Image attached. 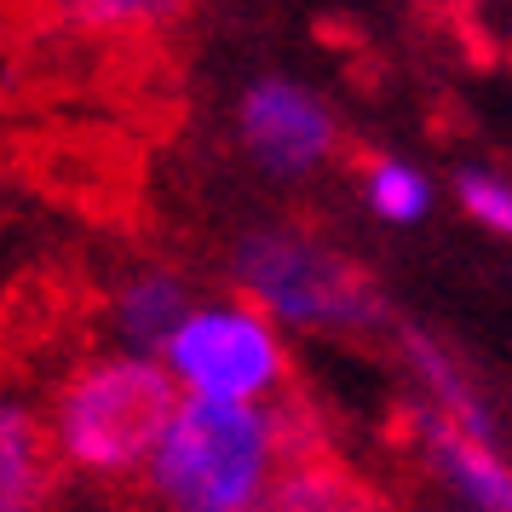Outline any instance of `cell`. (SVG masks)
Listing matches in <instances>:
<instances>
[{
  "label": "cell",
  "instance_id": "obj_1",
  "mask_svg": "<svg viewBox=\"0 0 512 512\" xmlns=\"http://www.w3.org/2000/svg\"><path fill=\"white\" fill-rule=\"evenodd\" d=\"M328 449V426L305 392L271 403L185 397L144 461V512H248L282 461Z\"/></svg>",
  "mask_w": 512,
  "mask_h": 512
},
{
  "label": "cell",
  "instance_id": "obj_2",
  "mask_svg": "<svg viewBox=\"0 0 512 512\" xmlns=\"http://www.w3.org/2000/svg\"><path fill=\"white\" fill-rule=\"evenodd\" d=\"M179 403H185L179 374L144 351H127V357L75 363L58 380L47 420L64 466L93 472V478H127V472H144V461L156 455Z\"/></svg>",
  "mask_w": 512,
  "mask_h": 512
},
{
  "label": "cell",
  "instance_id": "obj_3",
  "mask_svg": "<svg viewBox=\"0 0 512 512\" xmlns=\"http://www.w3.org/2000/svg\"><path fill=\"white\" fill-rule=\"evenodd\" d=\"M236 282L271 317H288L317 334H380L392 311L380 300V282L340 254L334 242L300 225H259L236 242Z\"/></svg>",
  "mask_w": 512,
  "mask_h": 512
},
{
  "label": "cell",
  "instance_id": "obj_4",
  "mask_svg": "<svg viewBox=\"0 0 512 512\" xmlns=\"http://www.w3.org/2000/svg\"><path fill=\"white\" fill-rule=\"evenodd\" d=\"M162 357L190 397L271 403L294 392V363L259 305H196Z\"/></svg>",
  "mask_w": 512,
  "mask_h": 512
},
{
  "label": "cell",
  "instance_id": "obj_5",
  "mask_svg": "<svg viewBox=\"0 0 512 512\" xmlns=\"http://www.w3.org/2000/svg\"><path fill=\"white\" fill-rule=\"evenodd\" d=\"M236 127L265 173H311L340 150V127L323 110V98H311L294 81H254L242 93Z\"/></svg>",
  "mask_w": 512,
  "mask_h": 512
},
{
  "label": "cell",
  "instance_id": "obj_6",
  "mask_svg": "<svg viewBox=\"0 0 512 512\" xmlns=\"http://www.w3.org/2000/svg\"><path fill=\"white\" fill-rule=\"evenodd\" d=\"M403 449L426 455L432 472H438L461 501H472L478 512H512V466L495 455L489 438L466 432V426H455L449 415H438V409L420 403V409L403 415Z\"/></svg>",
  "mask_w": 512,
  "mask_h": 512
},
{
  "label": "cell",
  "instance_id": "obj_7",
  "mask_svg": "<svg viewBox=\"0 0 512 512\" xmlns=\"http://www.w3.org/2000/svg\"><path fill=\"white\" fill-rule=\"evenodd\" d=\"M248 512H392V501L369 472H357L328 443V449L282 461L277 478L259 489V501Z\"/></svg>",
  "mask_w": 512,
  "mask_h": 512
},
{
  "label": "cell",
  "instance_id": "obj_8",
  "mask_svg": "<svg viewBox=\"0 0 512 512\" xmlns=\"http://www.w3.org/2000/svg\"><path fill=\"white\" fill-rule=\"evenodd\" d=\"M58 466L64 455L52 420H41L18 397H0V512H47Z\"/></svg>",
  "mask_w": 512,
  "mask_h": 512
},
{
  "label": "cell",
  "instance_id": "obj_9",
  "mask_svg": "<svg viewBox=\"0 0 512 512\" xmlns=\"http://www.w3.org/2000/svg\"><path fill=\"white\" fill-rule=\"evenodd\" d=\"M190 311V288L179 271H167V265H144V271H133V277L121 282L116 294H110V323H116V334L127 340L133 351H167V340L179 334V323H185Z\"/></svg>",
  "mask_w": 512,
  "mask_h": 512
},
{
  "label": "cell",
  "instance_id": "obj_10",
  "mask_svg": "<svg viewBox=\"0 0 512 512\" xmlns=\"http://www.w3.org/2000/svg\"><path fill=\"white\" fill-rule=\"evenodd\" d=\"M392 340H397V357L415 369L420 392L432 397V409L438 415H449L455 426H466V432H478V438L495 443V420H489V403L478 397V386L466 380V369L449 357V351L426 334V328L415 323H392Z\"/></svg>",
  "mask_w": 512,
  "mask_h": 512
},
{
  "label": "cell",
  "instance_id": "obj_11",
  "mask_svg": "<svg viewBox=\"0 0 512 512\" xmlns=\"http://www.w3.org/2000/svg\"><path fill=\"white\" fill-rule=\"evenodd\" d=\"M190 12V0H52V18L81 35H156Z\"/></svg>",
  "mask_w": 512,
  "mask_h": 512
},
{
  "label": "cell",
  "instance_id": "obj_12",
  "mask_svg": "<svg viewBox=\"0 0 512 512\" xmlns=\"http://www.w3.org/2000/svg\"><path fill=\"white\" fill-rule=\"evenodd\" d=\"M357 179H363V196L380 219L392 225H415L420 213L432 208V185L420 179L415 167L392 162V156H357Z\"/></svg>",
  "mask_w": 512,
  "mask_h": 512
},
{
  "label": "cell",
  "instance_id": "obj_13",
  "mask_svg": "<svg viewBox=\"0 0 512 512\" xmlns=\"http://www.w3.org/2000/svg\"><path fill=\"white\" fill-rule=\"evenodd\" d=\"M455 196H461V208L495 236H512V185L507 179H495V173H461L455 179Z\"/></svg>",
  "mask_w": 512,
  "mask_h": 512
},
{
  "label": "cell",
  "instance_id": "obj_14",
  "mask_svg": "<svg viewBox=\"0 0 512 512\" xmlns=\"http://www.w3.org/2000/svg\"><path fill=\"white\" fill-rule=\"evenodd\" d=\"M449 495H455V489H449ZM426 512H478V507H472V501H461V495H455V501H438V507H426Z\"/></svg>",
  "mask_w": 512,
  "mask_h": 512
}]
</instances>
